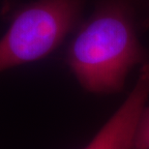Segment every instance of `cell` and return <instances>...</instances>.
<instances>
[{
  "mask_svg": "<svg viewBox=\"0 0 149 149\" xmlns=\"http://www.w3.org/2000/svg\"><path fill=\"white\" fill-rule=\"evenodd\" d=\"M147 59L132 17L120 4L99 9L83 23L66 54L80 86L98 95L121 92L130 71Z\"/></svg>",
  "mask_w": 149,
  "mask_h": 149,
  "instance_id": "6da1fadb",
  "label": "cell"
},
{
  "mask_svg": "<svg viewBox=\"0 0 149 149\" xmlns=\"http://www.w3.org/2000/svg\"><path fill=\"white\" fill-rule=\"evenodd\" d=\"M131 149H149V107L139 114L131 142Z\"/></svg>",
  "mask_w": 149,
  "mask_h": 149,
  "instance_id": "277c9868",
  "label": "cell"
},
{
  "mask_svg": "<svg viewBox=\"0 0 149 149\" xmlns=\"http://www.w3.org/2000/svg\"><path fill=\"white\" fill-rule=\"evenodd\" d=\"M148 99L149 58L127 99L83 149H131L136 124Z\"/></svg>",
  "mask_w": 149,
  "mask_h": 149,
  "instance_id": "3957f363",
  "label": "cell"
},
{
  "mask_svg": "<svg viewBox=\"0 0 149 149\" xmlns=\"http://www.w3.org/2000/svg\"><path fill=\"white\" fill-rule=\"evenodd\" d=\"M83 0H37L12 17L0 39V73L41 60L76 27Z\"/></svg>",
  "mask_w": 149,
  "mask_h": 149,
  "instance_id": "7a4b0ae2",
  "label": "cell"
}]
</instances>
